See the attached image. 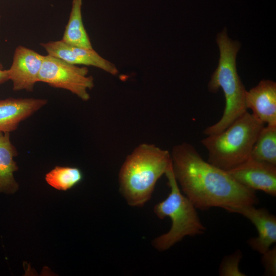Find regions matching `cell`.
<instances>
[{
  "mask_svg": "<svg viewBox=\"0 0 276 276\" xmlns=\"http://www.w3.org/2000/svg\"><path fill=\"white\" fill-rule=\"evenodd\" d=\"M171 154L174 176L185 195L196 209H222L258 204L255 191L235 181L227 171L204 160L191 144L174 146Z\"/></svg>",
  "mask_w": 276,
  "mask_h": 276,
  "instance_id": "cell-1",
  "label": "cell"
},
{
  "mask_svg": "<svg viewBox=\"0 0 276 276\" xmlns=\"http://www.w3.org/2000/svg\"><path fill=\"white\" fill-rule=\"evenodd\" d=\"M170 153L153 144H142L127 156L119 173L120 191L127 203L142 206L156 182L171 166Z\"/></svg>",
  "mask_w": 276,
  "mask_h": 276,
  "instance_id": "cell-2",
  "label": "cell"
},
{
  "mask_svg": "<svg viewBox=\"0 0 276 276\" xmlns=\"http://www.w3.org/2000/svg\"><path fill=\"white\" fill-rule=\"evenodd\" d=\"M216 41L220 57L218 66L209 83L208 89L210 92L215 93L221 88L225 104L220 119L204 130L205 135L215 134L224 130L247 111L245 105L246 90L236 67V57L240 44L228 37L225 28L217 34Z\"/></svg>",
  "mask_w": 276,
  "mask_h": 276,
  "instance_id": "cell-3",
  "label": "cell"
},
{
  "mask_svg": "<svg viewBox=\"0 0 276 276\" xmlns=\"http://www.w3.org/2000/svg\"><path fill=\"white\" fill-rule=\"evenodd\" d=\"M264 125L247 111L224 130L206 135L201 143L207 150V161L226 171L243 163L250 157L254 145Z\"/></svg>",
  "mask_w": 276,
  "mask_h": 276,
  "instance_id": "cell-4",
  "label": "cell"
},
{
  "mask_svg": "<svg viewBox=\"0 0 276 276\" xmlns=\"http://www.w3.org/2000/svg\"><path fill=\"white\" fill-rule=\"evenodd\" d=\"M165 175L170 192L165 199L155 205L154 212L160 219L169 217L172 224L167 233L156 238L152 242L153 246L159 251L168 249L186 236L201 235L206 231L199 219L197 209L180 192L172 165Z\"/></svg>",
  "mask_w": 276,
  "mask_h": 276,
  "instance_id": "cell-5",
  "label": "cell"
},
{
  "mask_svg": "<svg viewBox=\"0 0 276 276\" xmlns=\"http://www.w3.org/2000/svg\"><path fill=\"white\" fill-rule=\"evenodd\" d=\"M85 66L79 67L49 55H44L38 82L70 91L82 101L90 98L88 90L94 86V78Z\"/></svg>",
  "mask_w": 276,
  "mask_h": 276,
  "instance_id": "cell-6",
  "label": "cell"
},
{
  "mask_svg": "<svg viewBox=\"0 0 276 276\" xmlns=\"http://www.w3.org/2000/svg\"><path fill=\"white\" fill-rule=\"evenodd\" d=\"M227 172L235 181L249 189L276 196V165L250 157Z\"/></svg>",
  "mask_w": 276,
  "mask_h": 276,
  "instance_id": "cell-7",
  "label": "cell"
},
{
  "mask_svg": "<svg viewBox=\"0 0 276 276\" xmlns=\"http://www.w3.org/2000/svg\"><path fill=\"white\" fill-rule=\"evenodd\" d=\"M230 213L239 214L255 226L258 236L247 241L249 246L261 254L276 242V217L265 208H256L253 205H234L224 209Z\"/></svg>",
  "mask_w": 276,
  "mask_h": 276,
  "instance_id": "cell-8",
  "label": "cell"
},
{
  "mask_svg": "<svg viewBox=\"0 0 276 276\" xmlns=\"http://www.w3.org/2000/svg\"><path fill=\"white\" fill-rule=\"evenodd\" d=\"M44 55L24 46H18L12 64L8 70L13 90L32 91L38 82Z\"/></svg>",
  "mask_w": 276,
  "mask_h": 276,
  "instance_id": "cell-9",
  "label": "cell"
},
{
  "mask_svg": "<svg viewBox=\"0 0 276 276\" xmlns=\"http://www.w3.org/2000/svg\"><path fill=\"white\" fill-rule=\"evenodd\" d=\"M40 45L48 55L69 63L94 66L112 75H117L119 73L113 63L103 58L93 48L73 46L61 40L41 43Z\"/></svg>",
  "mask_w": 276,
  "mask_h": 276,
  "instance_id": "cell-10",
  "label": "cell"
},
{
  "mask_svg": "<svg viewBox=\"0 0 276 276\" xmlns=\"http://www.w3.org/2000/svg\"><path fill=\"white\" fill-rule=\"evenodd\" d=\"M245 105L264 124L276 125V83L262 80L245 93Z\"/></svg>",
  "mask_w": 276,
  "mask_h": 276,
  "instance_id": "cell-11",
  "label": "cell"
},
{
  "mask_svg": "<svg viewBox=\"0 0 276 276\" xmlns=\"http://www.w3.org/2000/svg\"><path fill=\"white\" fill-rule=\"evenodd\" d=\"M48 103L42 98H13L0 100V132L16 130L19 124Z\"/></svg>",
  "mask_w": 276,
  "mask_h": 276,
  "instance_id": "cell-12",
  "label": "cell"
},
{
  "mask_svg": "<svg viewBox=\"0 0 276 276\" xmlns=\"http://www.w3.org/2000/svg\"><path fill=\"white\" fill-rule=\"evenodd\" d=\"M17 149L10 140V133L0 132V193H15L19 188L14 173L18 169L14 158Z\"/></svg>",
  "mask_w": 276,
  "mask_h": 276,
  "instance_id": "cell-13",
  "label": "cell"
},
{
  "mask_svg": "<svg viewBox=\"0 0 276 276\" xmlns=\"http://www.w3.org/2000/svg\"><path fill=\"white\" fill-rule=\"evenodd\" d=\"M82 6V0H72L69 19L61 40L73 46L92 49L83 22Z\"/></svg>",
  "mask_w": 276,
  "mask_h": 276,
  "instance_id": "cell-14",
  "label": "cell"
},
{
  "mask_svg": "<svg viewBox=\"0 0 276 276\" xmlns=\"http://www.w3.org/2000/svg\"><path fill=\"white\" fill-rule=\"evenodd\" d=\"M250 157L276 165V125L264 126L254 145Z\"/></svg>",
  "mask_w": 276,
  "mask_h": 276,
  "instance_id": "cell-15",
  "label": "cell"
},
{
  "mask_svg": "<svg viewBox=\"0 0 276 276\" xmlns=\"http://www.w3.org/2000/svg\"><path fill=\"white\" fill-rule=\"evenodd\" d=\"M82 179L83 173L79 168L68 166H56L45 176L48 184L60 191L68 190Z\"/></svg>",
  "mask_w": 276,
  "mask_h": 276,
  "instance_id": "cell-16",
  "label": "cell"
},
{
  "mask_svg": "<svg viewBox=\"0 0 276 276\" xmlns=\"http://www.w3.org/2000/svg\"><path fill=\"white\" fill-rule=\"evenodd\" d=\"M242 257L240 250H236L233 254L225 256L221 261L219 273L221 276H245L239 268V264Z\"/></svg>",
  "mask_w": 276,
  "mask_h": 276,
  "instance_id": "cell-17",
  "label": "cell"
},
{
  "mask_svg": "<svg viewBox=\"0 0 276 276\" xmlns=\"http://www.w3.org/2000/svg\"><path fill=\"white\" fill-rule=\"evenodd\" d=\"M261 263L265 269L266 275H276V247L269 248L262 254Z\"/></svg>",
  "mask_w": 276,
  "mask_h": 276,
  "instance_id": "cell-18",
  "label": "cell"
},
{
  "mask_svg": "<svg viewBox=\"0 0 276 276\" xmlns=\"http://www.w3.org/2000/svg\"><path fill=\"white\" fill-rule=\"evenodd\" d=\"M9 80L8 70L0 69V84Z\"/></svg>",
  "mask_w": 276,
  "mask_h": 276,
  "instance_id": "cell-19",
  "label": "cell"
},
{
  "mask_svg": "<svg viewBox=\"0 0 276 276\" xmlns=\"http://www.w3.org/2000/svg\"><path fill=\"white\" fill-rule=\"evenodd\" d=\"M0 69H3L2 65L0 63Z\"/></svg>",
  "mask_w": 276,
  "mask_h": 276,
  "instance_id": "cell-20",
  "label": "cell"
},
{
  "mask_svg": "<svg viewBox=\"0 0 276 276\" xmlns=\"http://www.w3.org/2000/svg\"><path fill=\"white\" fill-rule=\"evenodd\" d=\"M0 18H1V16H0Z\"/></svg>",
  "mask_w": 276,
  "mask_h": 276,
  "instance_id": "cell-21",
  "label": "cell"
}]
</instances>
